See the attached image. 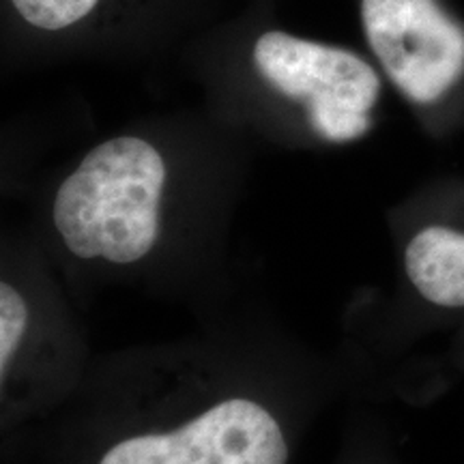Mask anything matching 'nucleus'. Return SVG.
<instances>
[{"instance_id": "obj_1", "label": "nucleus", "mask_w": 464, "mask_h": 464, "mask_svg": "<svg viewBox=\"0 0 464 464\" xmlns=\"http://www.w3.org/2000/svg\"><path fill=\"white\" fill-rule=\"evenodd\" d=\"M164 183L158 150L140 138H114L91 150L61 185L54 224L78 258L136 263L158 239Z\"/></svg>"}, {"instance_id": "obj_2", "label": "nucleus", "mask_w": 464, "mask_h": 464, "mask_svg": "<svg viewBox=\"0 0 464 464\" xmlns=\"http://www.w3.org/2000/svg\"><path fill=\"white\" fill-rule=\"evenodd\" d=\"M254 63L266 82L305 103L324 140L351 142L372 127L370 110L379 102L381 78L362 56L286 33H265L254 45Z\"/></svg>"}, {"instance_id": "obj_3", "label": "nucleus", "mask_w": 464, "mask_h": 464, "mask_svg": "<svg viewBox=\"0 0 464 464\" xmlns=\"http://www.w3.org/2000/svg\"><path fill=\"white\" fill-rule=\"evenodd\" d=\"M370 50L417 106H437L464 82V22L443 0H362Z\"/></svg>"}, {"instance_id": "obj_4", "label": "nucleus", "mask_w": 464, "mask_h": 464, "mask_svg": "<svg viewBox=\"0 0 464 464\" xmlns=\"http://www.w3.org/2000/svg\"><path fill=\"white\" fill-rule=\"evenodd\" d=\"M280 423L252 400L232 398L168 434L114 445L100 464H286Z\"/></svg>"}, {"instance_id": "obj_5", "label": "nucleus", "mask_w": 464, "mask_h": 464, "mask_svg": "<svg viewBox=\"0 0 464 464\" xmlns=\"http://www.w3.org/2000/svg\"><path fill=\"white\" fill-rule=\"evenodd\" d=\"M406 274L423 299L443 307H464V235L430 226L406 247Z\"/></svg>"}, {"instance_id": "obj_6", "label": "nucleus", "mask_w": 464, "mask_h": 464, "mask_svg": "<svg viewBox=\"0 0 464 464\" xmlns=\"http://www.w3.org/2000/svg\"><path fill=\"white\" fill-rule=\"evenodd\" d=\"M28 24L44 31H61L82 20L95 9L97 0H11Z\"/></svg>"}, {"instance_id": "obj_7", "label": "nucleus", "mask_w": 464, "mask_h": 464, "mask_svg": "<svg viewBox=\"0 0 464 464\" xmlns=\"http://www.w3.org/2000/svg\"><path fill=\"white\" fill-rule=\"evenodd\" d=\"M26 323L28 307L24 299L14 286L3 282L0 284V372H3V379L26 332Z\"/></svg>"}]
</instances>
